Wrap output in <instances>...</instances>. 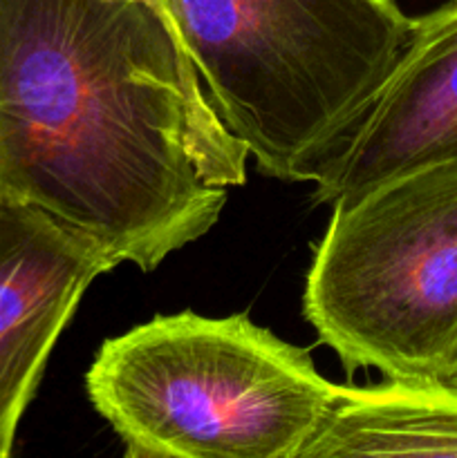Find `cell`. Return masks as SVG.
Returning a JSON list of instances; mask_svg holds the SVG:
<instances>
[{"label":"cell","instance_id":"cell-1","mask_svg":"<svg viewBox=\"0 0 457 458\" xmlns=\"http://www.w3.org/2000/svg\"><path fill=\"white\" fill-rule=\"evenodd\" d=\"M173 22L143 0H0V195L152 271L246 182Z\"/></svg>","mask_w":457,"mask_h":458},{"label":"cell","instance_id":"cell-2","mask_svg":"<svg viewBox=\"0 0 457 458\" xmlns=\"http://www.w3.org/2000/svg\"><path fill=\"white\" fill-rule=\"evenodd\" d=\"M211 103L280 182L323 173L397 67L394 0H161Z\"/></svg>","mask_w":457,"mask_h":458},{"label":"cell","instance_id":"cell-3","mask_svg":"<svg viewBox=\"0 0 457 458\" xmlns=\"http://www.w3.org/2000/svg\"><path fill=\"white\" fill-rule=\"evenodd\" d=\"M85 392L130 458H300L339 385L245 313L182 311L106 340Z\"/></svg>","mask_w":457,"mask_h":458},{"label":"cell","instance_id":"cell-4","mask_svg":"<svg viewBox=\"0 0 457 458\" xmlns=\"http://www.w3.org/2000/svg\"><path fill=\"white\" fill-rule=\"evenodd\" d=\"M303 313L348 371L442 378L457 347V159L332 206Z\"/></svg>","mask_w":457,"mask_h":458},{"label":"cell","instance_id":"cell-5","mask_svg":"<svg viewBox=\"0 0 457 458\" xmlns=\"http://www.w3.org/2000/svg\"><path fill=\"white\" fill-rule=\"evenodd\" d=\"M116 262L88 237L0 195V458L81 298Z\"/></svg>","mask_w":457,"mask_h":458},{"label":"cell","instance_id":"cell-6","mask_svg":"<svg viewBox=\"0 0 457 458\" xmlns=\"http://www.w3.org/2000/svg\"><path fill=\"white\" fill-rule=\"evenodd\" d=\"M457 159V0L412 18V34L379 97L314 179L339 204L390 177Z\"/></svg>","mask_w":457,"mask_h":458},{"label":"cell","instance_id":"cell-7","mask_svg":"<svg viewBox=\"0 0 457 458\" xmlns=\"http://www.w3.org/2000/svg\"><path fill=\"white\" fill-rule=\"evenodd\" d=\"M345 456H457V387L392 378L376 387H339L300 458Z\"/></svg>","mask_w":457,"mask_h":458},{"label":"cell","instance_id":"cell-8","mask_svg":"<svg viewBox=\"0 0 457 458\" xmlns=\"http://www.w3.org/2000/svg\"><path fill=\"white\" fill-rule=\"evenodd\" d=\"M439 380H444V383H451V385H455V387H457V347H455V352H453L451 360H448L446 369H444L442 378H439Z\"/></svg>","mask_w":457,"mask_h":458},{"label":"cell","instance_id":"cell-9","mask_svg":"<svg viewBox=\"0 0 457 458\" xmlns=\"http://www.w3.org/2000/svg\"><path fill=\"white\" fill-rule=\"evenodd\" d=\"M143 3L152 4V7H155V9H160V12L164 13V16H166V9H164V3H161V0H143ZM166 18H168V16H166Z\"/></svg>","mask_w":457,"mask_h":458}]
</instances>
